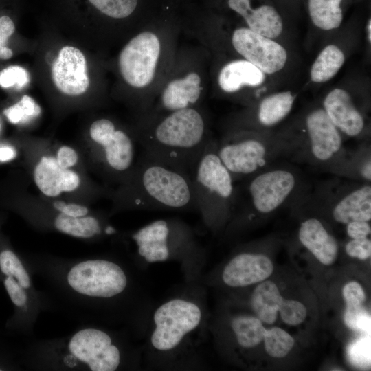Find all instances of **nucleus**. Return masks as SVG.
Segmentation results:
<instances>
[{
  "mask_svg": "<svg viewBox=\"0 0 371 371\" xmlns=\"http://www.w3.org/2000/svg\"><path fill=\"white\" fill-rule=\"evenodd\" d=\"M38 289L43 311L82 324L124 318L132 280L127 268L109 257L65 258L30 254L22 258Z\"/></svg>",
  "mask_w": 371,
  "mask_h": 371,
  "instance_id": "f257e3e1",
  "label": "nucleus"
},
{
  "mask_svg": "<svg viewBox=\"0 0 371 371\" xmlns=\"http://www.w3.org/2000/svg\"><path fill=\"white\" fill-rule=\"evenodd\" d=\"M20 357L30 370L115 371L126 362L115 335L93 324H82L60 337L27 338Z\"/></svg>",
  "mask_w": 371,
  "mask_h": 371,
  "instance_id": "f03ea898",
  "label": "nucleus"
},
{
  "mask_svg": "<svg viewBox=\"0 0 371 371\" xmlns=\"http://www.w3.org/2000/svg\"><path fill=\"white\" fill-rule=\"evenodd\" d=\"M181 30L170 23L147 25L120 51L117 70L133 93L137 118L148 111L168 74L180 45Z\"/></svg>",
  "mask_w": 371,
  "mask_h": 371,
  "instance_id": "7ed1b4c3",
  "label": "nucleus"
},
{
  "mask_svg": "<svg viewBox=\"0 0 371 371\" xmlns=\"http://www.w3.org/2000/svg\"><path fill=\"white\" fill-rule=\"evenodd\" d=\"M135 136L144 154L188 172L213 137L202 106L139 120Z\"/></svg>",
  "mask_w": 371,
  "mask_h": 371,
  "instance_id": "20e7f679",
  "label": "nucleus"
},
{
  "mask_svg": "<svg viewBox=\"0 0 371 371\" xmlns=\"http://www.w3.org/2000/svg\"><path fill=\"white\" fill-rule=\"evenodd\" d=\"M118 203L142 210L196 207L189 172L144 154L124 181Z\"/></svg>",
  "mask_w": 371,
  "mask_h": 371,
  "instance_id": "39448f33",
  "label": "nucleus"
},
{
  "mask_svg": "<svg viewBox=\"0 0 371 371\" xmlns=\"http://www.w3.org/2000/svg\"><path fill=\"white\" fill-rule=\"evenodd\" d=\"M238 182L232 212L236 222L253 221L294 204L308 186L295 166L280 160Z\"/></svg>",
  "mask_w": 371,
  "mask_h": 371,
  "instance_id": "423d86ee",
  "label": "nucleus"
},
{
  "mask_svg": "<svg viewBox=\"0 0 371 371\" xmlns=\"http://www.w3.org/2000/svg\"><path fill=\"white\" fill-rule=\"evenodd\" d=\"M180 45L149 109L139 120L201 106L210 80V54L201 43Z\"/></svg>",
  "mask_w": 371,
  "mask_h": 371,
  "instance_id": "0eeeda50",
  "label": "nucleus"
},
{
  "mask_svg": "<svg viewBox=\"0 0 371 371\" xmlns=\"http://www.w3.org/2000/svg\"><path fill=\"white\" fill-rule=\"evenodd\" d=\"M284 131L290 148L289 159L339 175L348 150L344 136L322 106L308 109L298 127Z\"/></svg>",
  "mask_w": 371,
  "mask_h": 371,
  "instance_id": "6e6552de",
  "label": "nucleus"
},
{
  "mask_svg": "<svg viewBox=\"0 0 371 371\" xmlns=\"http://www.w3.org/2000/svg\"><path fill=\"white\" fill-rule=\"evenodd\" d=\"M217 154L235 182L240 181L272 164L289 159L290 148L284 130L256 132L225 131L216 141Z\"/></svg>",
  "mask_w": 371,
  "mask_h": 371,
  "instance_id": "1a4fd4ad",
  "label": "nucleus"
},
{
  "mask_svg": "<svg viewBox=\"0 0 371 371\" xmlns=\"http://www.w3.org/2000/svg\"><path fill=\"white\" fill-rule=\"evenodd\" d=\"M214 137L189 170L196 207L210 227H221L232 215L236 182L220 159Z\"/></svg>",
  "mask_w": 371,
  "mask_h": 371,
  "instance_id": "9d476101",
  "label": "nucleus"
},
{
  "mask_svg": "<svg viewBox=\"0 0 371 371\" xmlns=\"http://www.w3.org/2000/svg\"><path fill=\"white\" fill-rule=\"evenodd\" d=\"M307 205L330 212L333 219L346 225L371 220V183L340 177L310 186L294 204Z\"/></svg>",
  "mask_w": 371,
  "mask_h": 371,
  "instance_id": "9b49d317",
  "label": "nucleus"
},
{
  "mask_svg": "<svg viewBox=\"0 0 371 371\" xmlns=\"http://www.w3.org/2000/svg\"><path fill=\"white\" fill-rule=\"evenodd\" d=\"M201 319V308L191 301L175 298L166 302L154 313L153 347L161 352L174 350L199 326Z\"/></svg>",
  "mask_w": 371,
  "mask_h": 371,
  "instance_id": "f8f14e48",
  "label": "nucleus"
},
{
  "mask_svg": "<svg viewBox=\"0 0 371 371\" xmlns=\"http://www.w3.org/2000/svg\"><path fill=\"white\" fill-rule=\"evenodd\" d=\"M89 135L99 148L100 161L105 170L124 181L135 165V146L132 135L112 120L102 117L92 122Z\"/></svg>",
  "mask_w": 371,
  "mask_h": 371,
  "instance_id": "ddd939ff",
  "label": "nucleus"
},
{
  "mask_svg": "<svg viewBox=\"0 0 371 371\" xmlns=\"http://www.w3.org/2000/svg\"><path fill=\"white\" fill-rule=\"evenodd\" d=\"M138 255L147 262L168 260L173 251L192 245L191 232L175 220L159 219L141 227L131 235Z\"/></svg>",
  "mask_w": 371,
  "mask_h": 371,
  "instance_id": "4468645a",
  "label": "nucleus"
},
{
  "mask_svg": "<svg viewBox=\"0 0 371 371\" xmlns=\"http://www.w3.org/2000/svg\"><path fill=\"white\" fill-rule=\"evenodd\" d=\"M296 95L291 91L275 92L261 98L226 120L224 131L247 130L271 132L293 109Z\"/></svg>",
  "mask_w": 371,
  "mask_h": 371,
  "instance_id": "2eb2a0df",
  "label": "nucleus"
},
{
  "mask_svg": "<svg viewBox=\"0 0 371 371\" xmlns=\"http://www.w3.org/2000/svg\"><path fill=\"white\" fill-rule=\"evenodd\" d=\"M227 40L238 56L251 63L266 75L278 73L286 64L288 54L282 45L244 25L228 31Z\"/></svg>",
  "mask_w": 371,
  "mask_h": 371,
  "instance_id": "dca6fc26",
  "label": "nucleus"
},
{
  "mask_svg": "<svg viewBox=\"0 0 371 371\" xmlns=\"http://www.w3.org/2000/svg\"><path fill=\"white\" fill-rule=\"evenodd\" d=\"M210 77L214 93L247 106V90L256 89L266 80V74L248 60L238 58L222 63L212 60Z\"/></svg>",
  "mask_w": 371,
  "mask_h": 371,
  "instance_id": "f3484780",
  "label": "nucleus"
},
{
  "mask_svg": "<svg viewBox=\"0 0 371 371\" xmlns=\"http://www.w3.org/2000/svg\"><path fill=\"white\" fill-rule=\"evenodd\" d=\"M51 76L55 87L67 95H82L90 85L86 58L80 49L71 45L60 49L52 65Z\"/></svg>",
  "mask_w": 371,
  "mask_h": 371,
  "instance_id": "a211bd4d",
  "label": "nucleus"
},
{
  "mask_svg": "<svg viewBox=\"0 0 371 371\" xmlns=\"http://www.w3.org/2000/svg\"><path fill=\"white\" fill-rule=\"evenodd\" d=\"M322 107L344 136L368 137L366 116L347 90L339 87L330 90L324 98Z\"/></svg>",
  "mask_w": 371,
  "mask_h": 371,
  "instance_id": "6ab92c4d",
  "label": "nucleus"
},
{
  "mask_svg": "<svg viewBox=\"0 0 371 371\" xmlns=\"http://www.w3.org/2000/svg\"><path fill=\"white\" fill-rule=\"evenodd\" d=\"M273 271L271 259L262 254L240 253L225 267L222 278L231 287H243L267 279Z\"/></svg>",
  "mask_w": 371,
  "mask_h": 371,
  "instance_id": "aec40b11",
  "label": "nucleus"
},
{
  "mask_svg": "<svg viewBox=\"0 0 371 371\" xmlns=\"http://www.w3.org/2000/svg\"><path fill=\"white\" fill-rule=\"evenodd\" d=\"M227 3L251 30L273 39L282 33V19L273 6L262 4L254 7L251 0H227Z\"/></svg>",
  "mask_w": 371,
  "mask_h": 371,
  "instance_id": "412c9836",
  "label": "nucleus"
},
{
  "mask_svg": "<svg viewBox=\"0 0 371 371\" xmlns=\"http://www.w3.org/2000/svg\"><path fill=\"white\" fill-rule=\"evenodd\" d=\"M34 179L39 190L49 197L72 192L80 183V179L75 171L62 168L56 157L52 156L41 157L34 168Z\"/></svg>",
  "mask_w": 371,
  "mask_h": 371,
  "instance_id": "4be33fe9",
  "label": "nucleus"
},
{
  "mask_svg": "<svg viewBox=\"0 0 371 371\" xmlns=\"http://www.w3.org/2000/svg\"><path fill=\"white\" fill-rule=\"evenodd\" d=\"M298 238L322 264L330 265L336 260L337 242L319 218L310 217L303 221L299 228Z\"/></svg>",
  "mask_w": 371,
  "mask_h": 371,
  "instance_id": "5701e85b",
  "label": "nucleus"
},
{
  "mask_svg": "<svg viewBox=\"0 0 371 371\" xmlns=\"http://www.w3.org/2000/svg\"><path fill=\"white\" fill-rule=\"evenodd\" d=\"M283 297L277 285L270 280L258 284L253 291L251 306L258 319L265 323L273 324L277 318Z\"/></svg>",
  "mask_w": 371,
  "mask_h": 371,
  "instance_id": "b1692460",
  "label": "nucleus"
},
{
  "mask_svg": "<svg viewBox=\"0 0 371 371\" xmlns=\"http://www.w3.org/2000/svg\"><path fill=\"white\" fill-rule=\"evenodd\" d=\"M345 60L346 56L341 48L333 44L326 45L311 65V81L324 83L330 80L341 69Z\"/></svg>",
  "mask_w": 371,
  "mask_h": 371,
  "instance_id": "393cba45",
  "label": "nucleus"
},
{
  "mask_svg": "<svg viewBox=\"0 0 371 371\" xmlns=\"http://www.w3.org/2000/svg\"><path fill=\"white\" fill-rule=\"evenodd\" d=\"M343 0H308V14L317 28L330 31L340 27L344 19Z\"/></svg>",
  "mask_w": 371,
  "mask_h": 371,
  "instance_id": "a878e982",
  "label": "nucleus"
},
{
  "mask_svg": "<svg viewBox=\"0 0 371 371\" xmlns=\"http://www.w3.org/2000/svg\"><path fill=\"white\" fill-rule=\"evenodd\" d=\"M338 177L371 183V148L368 142L352 151L348 150Z\"/></svg>",
  "mask_w": 371,
  "mask_h": 371,
  "instance_id": "bb28decb",
  "label": "nucleus"
},
{
  "mask_svg": "<svg viewBox=\"0 0 371 371\" xmlns=\"http://www.w3.org/2000/svg\"><path fill=\"white\" fill-rule=\"evenodd\" d=\"M0 272L2 276L14 278L23 289L41 301L30 271L22 258L12 249H4L0 251Z\"/></svg>",
  "mask_w": 371,
  "mask_h": 371,
  "instance_id": "cd10ccee",
  "label": "nucleus"
},
{
  "mask_svg": "<svg viewBox=\"0 0 371 371\" xmlns=\"http://www.w3.org/2000/svg\"><path fill=\"white\" fill-rule=\"evenodd\" d=\"M231 326L238 344L244 348H252L260 344L267 330L260 319L245 315L233 318Z\"/></svg>",
  "mask_w": 371,
  "mask_h": 371,
  "instance_id": "c85d7f7f",
  "label": "nucleus"
},
{
  "mask_svg": "<svg viewBox=\"0 0 371 371\" xmlns=\"http://www.w3.org/2000/svg\"><path fill=\"white\" fill-rule=\"evenodd\" d=\"M265 347L269 355L276 358L286 357L294 346V339L286 331L279 327L266 330Z\"/></svg>",
  "mask_w": 371,
  "mask_h": 371,
  "instance_id": "c756f323",
  "label": "nucleus"
},
{
  "mask_svg": "<svg viewBox=\"0 0 371 371\" xmlns=\"http://www.w3.org/2000/svg\"><path fill=\"white\" fill-rule=\"evenodd\" d=\"M41 112V107L35 100L24 95L20 101L5 109L3 113L11 123L17 124L28 117H36Z\"/></svg>",
  "mask_w": 371,
  "mask_h": 371,
  "instance_id": "7c9ffc66",
  "label": "nucleus"
},
{
  "mask_svg": "<svg viewBox=\"0 0 371 371\" xmlns=\"http://www.w3.org/2000/svg\"><path fill=\"white\" fill-rule=\"evenodd\" d=\"M278 312L284 322L291 326L300 324L307 315L306 308L302 302L284 298Z\"/></svg>",
  "mask_w": 371,
  "mask_h": 371,
  "instance_id": "2f4dec72",
  "label": "nucleus"
},
{
  "mask_svg": "<svg viewBox=\"0 0 371 371\" xmlns=\"http://www.w3.org/2000/svg\"><path fill=\"white\" fill-rule=\"evenodd\" d=\"M30 81L27 70L19 65H11L0 71V87L21 88Z\"/></svg>",
  "mask_w": 371,
  "mask_h": 371,
  "instance_id": "473e14b6",
  "label": "nucleus"
},
{
  "mask_svg": "<svg viewBox=\"0 0 371 371\" xmlns=\"http://www.w3.org/2000/svg\"><path fill=\"white\" fill-rule=\"evenodd\" d=\"M15 24L8 14L0 15V59L8 60L13 56L12 50L7 46L8 39L15 32Z\"/></svg>",
  "mask_w": 371,
  "mask_h": 371,
  "instance_id": "72a5a7b5",
  "label": "nucleus"
},
{
  "mask_svg": "<svg viewBox=\"0 0 371 371\" xmlns=\"http://www.w3.org/2000/svg\"><path fill=\"white\" fill-rule=\"evenodd\" d=\"M370 315L363 306L346 308L344 322L350 328L367 330L370 328Z\"/></svg>",
  "mask_w": 371,
  "mask_h": 371,
  "instance_id": "f704fd0d",
  "label": "nucleus"
},
{
  "mask_svg": "<svg viewBox=\"0 0 371 371\" xmlns=\"http://www.w3.org/2000/svg\"><path fill=\"white\" fill-rule=\"evenodd\" d=\"M346 253L352 258L366 260L371 256V241L368 238L351 239L345 245Z\"/></svg>",
  "mask_w": 371,
  "mask_h": 371,
  "instance_id": "c9c22d12",
  "label": "nucleus"
},
{
  "mask_svg": "<svg viewBox=\"0 0 371 371\" xmlns=\"http://www.w3.org/2000/svg\"><path fill=\"white\" fill-rule=\"evenodd\" d=\"M342 294L346 307L363 306L366 297L365 293L357 282L352 281L347 283L343 288Z\"/></svg>",
  "mask_w": 371,
  "mask_h": 371,
  "instance_id": "e433bc0d",
  "label": "nucleus"
},
{
  "mask_svg": "<svg viewBox=\"0 0 371 371\" xmlns=\"http://www.w3.org/2000/svg\"><path fill=\"white\" fill-rule=\"evenodd\" d=\"M346 225L347 235L351 239L368 238L371 233L370 221H355Z\"/></svg>",
  "mask_w": 371,
  "mask_h": 371,
  "instance_id": "4c0bfd02",
  "label": "nucleus"
},
{
  "mask_svg": "<svg viewBox=\"0 0 371 371\" xmlns=\"http://www.w3.org/2000/svg\"><path fill=\"white\" fill-rule=\"evenodd\" d=\"M58 212L63 213L72 217H82L89 214L87 207L76 203H65L63 201H56L53 204Z\"/></svg>",
  "mask_w": 371,
  "mask_h": 371,
  "instance_id": "58836bf2",
  "label": "nucleus"
},
{
  "mask_svg": "<svg viewBox=\"0 0 371 371\" xmlns=\"http://www.w3.org/2000/svg\"><path fill=\"white\" fill-rule=\"evenodd\" d=\"M56 159L62 168H70L76 164L78 156L72 148L63 146L57 151Z\"/></svg>",
  "mask_w": 371,
  "mask_h": 371,
  "instance_id": "ea45409f",
  "label": "nucleus"
},
{
  "mask_svg": "<svg viewBox=\"0 0 371 371\" xmlns=\"http://www.w3.org/2000/svg\"><path fill=\"white\" fill-rule=\"evenodd\" d=\"M16 155V150L11 147H0V161H6L14 159Z\"/></svg>",
  "mask_w": 371,
  "mask_h": 371,
  "instance_id": "a19ab883",
  "label": "nucleus"
},
{
  "mask_svg": "<svg viewBox=\"0 0 371 371\" xmlns=\"http://www.w3.org/2000/svg\"><path fill=\"white\" fill-rule=\"evenodd\" d=\"M366 32L367 36V41L370 44L371 43V20L369 18L366 27Z\"/></svg>",
  "mask_w": 371,
  "mask_h": 371,
  "instance_id": "79ce46f5",
  "label": "nucleus"
}]
</instances>
